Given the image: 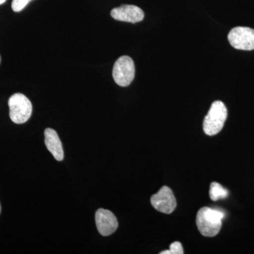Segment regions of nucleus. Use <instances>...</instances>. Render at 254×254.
<instances>
[{
	"label": "nucleus",
	"mask_w": 254,
	"mask_h": 254,
	"mask_svg": "<svg viewBox=\"0 0 254 254\" xmlns=\"http://www.w3.org/2000/svg\"><path fill=\"white\" fill-rule=\"evenodd\" d=\"M225 214L218 209L203 207L198 210L196 216V225L203 236H216L222 227V220Z\"/></svg>",
	"instance_id": "f257e3e1"
},
{
	"label": "nucleus",
	"mask_w": 254,
	"mask_h": 254,
	"mask_svg": "<svg viewBox=\"0 0 254 254\" xmlns=\"http://www.w3.org/2000/svg\"><path fill=\"white\" fill-rule=\"evenodd\" d=\"M227 118L226 106L221 101L214 102L203 121V131L208 136L218 134Z\"/></svg>",
	"instance_id": "f03ea898"
},
{
	"label": "nucleus",
	"mask_w": 254,
	"mask_h": 254,
	"mask_svg": "<svg viewBox=\"0 0 254 254\" xmlns=\"http://www.w3.org/2000/svg\"><path fill=\"white\" fill-rule=\"evenodd\" d=\"M9 116L13 123H26L32 115L33 107L31 101L21 93H15L9 100Z\"/></svg>",
	"instance_id": "7ed1b4c3"
},
{
	"label": "nucleus",
	"mask_w": 254,
	"mask_h": 254,
	"mask_svg": "<svg viewBox=\"0 0 254 254\" xmlns=\"http://www.w3.org/2000/svg\"><path fill=\"white\" fill-rule=\"evenodd\" d=\"M113 76L119 86H129L135 76V65L133 60L128 56H123L114 65Z\"/></svg>",
	"instance_id": "20e7f679"
},
{
	"label": "nucleus",
	"mask_w": 254,
	"mask_h": 254,
	"mask_svg": "<svg viewBox=\"0 0 254 254\" xmlns=\"http://www.w3.org/2000/svg\"><path fill=\"white\" fill-rule=\"evenodd\" d=\"M228 41L235 49L254 50V30L248 27H236L228 34Z\"/></svg>",
	"instance_id": "39448f33"
},
{
	"label": "nucleus",
	"mask_w": 254,
	"mask_h": 254,
	"mask_svg": "<svg viewBox=\"0 0 254 254\" xmlns=\"http://www.w3.org/2000/svg\"><path fill=\"white\" fill-rule=\"evenodd\" d=\"M150 203L160 213L170 214L177 207L176 198L168 187H163L158 193L152 195Z\"/></svg>",
	"instance_id": "423d86ee"
},
{
	"label": "nucleus",
	"mask_w": 254,
	"mask_h": 254,
	"mask_svg": "<svg viewBox=\"0 0 254 254\" xmlns=\"http://www.w3.org/2000/svg\"><path fill=\"white\" fill-rule=\"evenodd\" d=\"M95 223L100 235L107 237L113 235L118 227V221L111 211L100 208L95 213Z\"/></svg>",
	"instance_id": "0eeeda50"
},
{
	"label": "nucleus",
	"mask_w": 254,
	"mask_h": 254,
	"mask_svg": "<svg viewBox=\"0 0 254 254\" xmlns=\"http://www.w3.org/2000/svg\"><path fill=\"white\" fill-rule=\"evenodd\" d=\"M114 19L128 23H138L143 21L144 13L141 8L134 5H123L111 11Z\"/></svg>",
	"instance_id": "6e6552de"
},
{
	"label": "nucleus",
	"mask_w": 254,
	"mask_h": 254,
	"mask_svg": "<svg viewBox=\"0 0 254 254\" xmlns=\"http://www.w3.org/2000/svg\"><path fill=\"white\" fill-rule=\"evenodd\" d=\"M45 143L48 150L58 161L63 160V144L56 131L53 128H46L45 131Z\"/></svg>",
	"instance_id": "1a4fd4ad"
},
{
	"label": "nucleus",
	"mask_w": 254,
	"mask_h": 254,
	"mask_svg": "<svg viewBox=\"0 0 254 254\" xmlns=\"http://www.w3.org/2000/svg\"><path fill=\"white\" fill-rule=\"evenodd\" d=\"M210 198L213 200L224 199L228 196V190L224 188L220 184L213 182L210 185V191H209Z\"/></svg>",
	"instance_id": "9d476101"
},
{
	"label": "nucleus",
	"mask_w": 254,
	"mask_h": 254,
	"mask_svg": "<svg viewBox=\"0 0 254 254\" xmlns=\"http://www.w3.org/2000/svg\"><path fill=\"white\" fill-rule=\"evenodd\" d=\"M160 254H183L184 250L182 244L179 242H173L170 246V250L163 251Z\"/></svg>",
	"instance_id": "9b49d317"
},
{
	"label": "nucleus",
	"mask_w": 254,
	"mask_h": 254,
	"mask_svg": "<svg viewBox=\"0 0 254 254\" xmlns=\"http://www.w3.org/2000/svg\"><path fill=\"white\" fill-rule=\"evenodd\" d=\"M32 0H13L11 7L15 12H18L26 7V5Z\"/></svg>",
	"instance_id": "f8f14e48"
},
{
	"label": "nucleus",
	"mask_w": 254,
	"mask_h": 254,
	"mask_svg": "<svg viewBox=\"0 0 254 254\" xmlns=\"http://www.w3.org/2000/svg\"><path fill=\"white\" fill-rule=\"evenodd\" d=\"M5 1H6V0H0V4H3V3H4Z\"/></svg>",
	"instance_id": "ddd939ff"
},
{
	"label": "nucleus",
	"mask_w": 254,
	"mask_h": 254,
	"mask_svg": "<svg viewBox=\"0 0 254 254\" xmlns=\"http://www.w3.org/2000/svg\"><path fill=\"white\" fill-rule=\"evenodd\" d=\"M0 63H1V57H0Z\"/></svg>",
	"instance_id": "4468645a"
},
{
	"label": "nucleus",
	"mask_w": 254,
	"mask_h": 254,
	"mask_svg": "<svg viewBox=\"0 0 254 254\" xmlns=\"http://www.w3.org/2000/svg\"><path fill=\"white\" fill-rule=\"evenodd\" d=\"M0 211H1V207H0Z\"/></svg>",
	"instance_id": "2eb2a0df"
}]
</instances>
